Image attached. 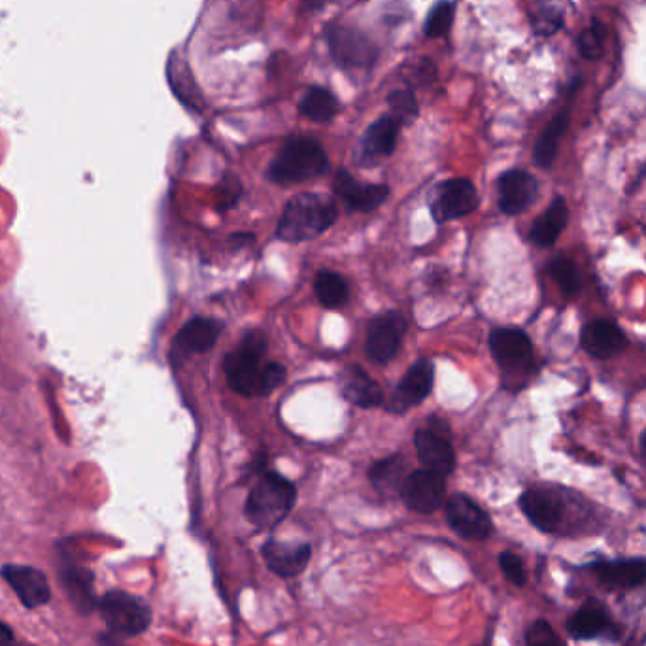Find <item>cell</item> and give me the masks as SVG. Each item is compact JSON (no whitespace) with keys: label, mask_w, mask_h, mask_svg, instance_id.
<instances>
[{"label":"cell","mask_w":646,"mask_h":646,"mask_svg":"<svg viewBox=\"0 0 646 646\" xmlns=\"http://www.w3.org/2000/svg\"><path fill=\"white\" fill-rule=\"evenodd\" d=\"M337 214V204L325 195H297L286 206L276 235L286 242H301L318 237L335 223Z\"/></svg>","instance_id":"cell-1"},{"label":"cell","mask_w":646,"mask_h":646,"mask_svg":"<svg viewBox=\"0 0 646 646\" xmlns=\"http://www.w3.org/2000/svg\"><path fill=\"white\" fill-rule=\"evenodd\" d=\"M329 169V157L322 144L308 136H293L274 157L269 178L274 184L289 186L322 176Z\"/></svg>","instance_id":"cell-2"},{"label":"cell","mask_w":646,"mask_h":646,"mask_svg":"<svg viewBox=\"0 0 646 646\" xmlns=\"http://www.w3.org/2000/svg\"><path fill=\"white\" fill-rule=\"evenodd\" d=\"M295 503V486L278 473H267L255 484L246 501V518L257 527L278 526Z\"/></svg>","instance_id":"cell-3"},{"label":"cell","mask_w":646,"mask_h":646,"mask_svg":"<svg viewBox=\"0 0 646 646\" xmlns=\"http://www.w3.org/2000/svg\"><path fill=\"white\" fill-rule=\"evenodd\" d=\"M267 350L265 335L259 331H250L240 342L235 352L225 357V374L233 390L244 397H263L261 380L263 367L261 359Z\"/></svg>","instance_id":"cell-4"},{"label":"cell","mask_w":646,"mask_h":646,"mask_svg":"<svg viewBox=\"0 0 646 646\" xmlns=\"http://www.w3.org/2000/svg\"><path fill=\"white\" fill-rule=\"evenodd\" d=\"M99 611L108 631L119 637L142 635L152 624V609L146 601L121 590L104 594Z\"/></svg>","instance_id":"cell-5"},{"label":"cell","mask_w":646,"mask_h":646,"mask_svg":"<svg viewBox=\"0 0 646 646\" xmlns=\"http://www.w3.org/2000/svg\"><path fill=\"white\" fill-rule=\"evenodd\" d=\"M327 48L335 61V65L344 70H363L373 67L378 48L373 40L348 25H331L327 31Z\"/></svg>","instance_id":"cell-6"},{"label":"cell","mask_w":646,"mask_h":646,"mask_svg":"<svg viewBox=\"0 0 646 646\" xmlns=\"http://www.w3.org/2000/svg\"><path fill=\"white\" fill-rule=\"evenodd\" d=\"M490 348L497 365L510 378L527 376L535 369L533 344L520 329H495L490 335Z\"/></svg>","instance_id":"cell-7"},{"label":"cell","mask_w":646,"mask_h":646,"mask_svg":"<svg viewBox=\"0 0 646 646\" xmlns=\"http://www.w3.org/2000/svg\"><path fill=\"white\" fill-rule=\"evenodd\" d=\"M399 493L408 509L422 514H431L444 505L446 482H444V476L422 469V471L410 473L405 478Z\"/></svg>","instance_id":"cell-8"},{"label":"cell","mask_w":646,"mask_h":646,"mask_svg":"<svg viewBox=\"0 0 646 646\" xmlns=\"http://www.w3.org/2000/svg\"><path fill=\"white\" fill-rule=\"evenodd\" d=\"M446 518L459 537L469 541H484L493 533L490 516L467 495H452L446 503Z\"/></svg>","instance_id":"cell-9"},{"label":"cell","mask_w":646,"mask_h":646,"mask_svg":"<svg viewBox=\"0 0 646 646\" xmlns=\"http://www.w3.org/2000/svg\"><path fill=\"white\" fill-rule=\"evenodd\" d=\"M478 204L476 189L467 178H454L439 186L437 197L431 204L433 218L439 223L458 220L471 214Z\"/></svg>","instance_id":"cell-10"},{"label":"cell","mask_w":646,"mask_h":646,"mask_svg":"<svg viewBox=\"0 0 646 646\" xmlns=\"http://www.w3.org/2000/svg\"><path fill=\"white\" fill-rule=\"evenodd\" d=\"M0 575L10 584V588L16 592L19 601L27 609H38L51 599L48 578L34 567L8 563L2 567Z\"/></svg>","instance_id":"cell-11"},{"label":"cell","mask_w":646,"mask_h":646,"mask_svg":"<svg viewBox=\"0 0 646 646\" xmlns=\"http://www.w3.org/2000/svg\"><path fill=\"white\" fill-rule=\"evenodd\" d=\"M407 323L399 312H386L374 318L367 329V354L378 363H386L397 354Z\"/></svg>","instance_id":"cell-12"},{"label":"cell","mask_w":646,"mask_h":646,"mask_svg":"<svg viewBox=\"0 0 646 646\" xmlns=\"http://www.w3.org/2000/svg\"><path fill=\"white\" fill-rule=\"evenodd\" d=\"M497 191L501 212L507 216H518L535 203L539 195V184L535 176L526 170H509L499 178Z\"/></svg>","instance_id":"cell-13"},{"label":"cell","mask_w":646,"mask_h":646,"mask_svg":"<svg viewBox=\"0 0 646 646\" xmlns=\"http://www.w3.org/2000/svg\"><path fill=\"white\" fill-rule=\"evenodd\" d=\"M267 567L278 577L291 578L301 575L310 561L312 548L306 543H288V541H274L261 548Z\"/></svg>","instance_id":"cell-14"},{"label":"cell","mask_w":646,"mask_h":646,"mask_svg":"<svg viewBox=\"0 0 646 646\" xmlns=\"http://www.w3.org/2000/svg\"><path fill=\"white\" fill-rule=\"evenodd\" d=\"M414 446H416L418 458L427 471H433L441 476L450 475L454 471L456 454L446 435H441L429 427L420 429L414 435Z\"/></svg>","instance_id":"cell-15"},{"label":"cell","mask_w":646,"mask_h":646,"mask_svg":"<svg viewBox=\"0 0 646 646\" xmlns=\"http://www.w3.org/2000/svg\"><path fill=\"white\" fill-rule=\"evenodd\" d=\"M580 342L590 356L609 359L618 356L626 348L628 339L624 331L611 320H594L584 325Z\"/></svg>","instance_id":"cell-16"},{"label":"cell","mask_w":646,"mask_h":646,"mask_svg":"<svg viewBox=\"0 0 646 646\" xmlns=\"http://www.w3.org/2000/svg\"><path fill=\"white\" fill-rule=\"evenodd\" d=\"M335 193L339 195L348 208L357 212H369L378 208L390 195L388 187L376 184H361L346 170H340L335 178Z\"/></svg>","instance_id":"cell-17"},{"label":"cell","mask_w":646,"mask_h":646,"mask_svg":"<svg viewBox=\"0 0 646 646\" xmlns=\"http://www.w3.org/2000/svg\"><path fill=\"white\" fill-rule=\"evenodd\" d=\"M520 509L533 526L546 533L556 531L561 524L563 509L560 499L546 490H527L522 493Z\"/></svg>","instance_id":"cell-18"},{"label":"cell","mask_w":646,"mask_h":646,"mask_svg":"<svg viewBox=\"0 0 646 646\" xmlns=\"http://www.w3.org/2000/svg\"><path fill=\"white\" fill-rule=\"evenodd\" d=\"M220 335V323L206 318H195L187 322L176 335L170 357L176 361L180 356L203 354L210 350Z\"/></svg>","instance_id":"cell-19"},{"label":"cell","mask_w":646,"mask_h":646,"mask_svg":"<svg viewBox=\"0 0 646 646\" xmlns=\"http://www.w3.org/2000/svg\"><path fill=\"white\" fill-rule=\"evenodd\" d=\"M93 573L78 563H65L61 569V584L67 592L70 603L80 614H91L97 607L93 590Z\"/></svg>","instance_id":"cell-20"},{"label":"cell","mask_w":646,"mask_h":646,"mask_svg":"<svg viewBox=\"0 0 646 646\" xmlns=\"http://www.w3.org/2000/svg\"><path fill=\"white\" fill-rule=\"evenodd\" d=\"M433 388V363L427 359L416 361L401 384L395 391V405L399 410H407L418 403H422Z\"/></svg>","instance_id":"cell-21"},{"label":"cell","mask_w":646,"mask_h":646,"mask_svg":"<svg viewBox=\"0 0 646 646\" xmlns=\"http://www.w3.org/2000/svg\"><path fill=\"white\" fill-rule=\"evenodd\" d=\"M399 129H401V123L391 114L376 119L361 138V146H359L361 157L365 161H374L390 155L397 146Z\"/></svg>","instance_id":"cell-22"},{"label":"cell","mask_w":646,"mask_h":646,"mask_svg":"<svg viewBox=\"0 0 646 646\" xmlns=\"http://www.w3.org/2000/svg\"><path fill=\"white\" fill-rule=\"evenodd\" d=\"M342 395L357 407H380L384 393L369 374L359 367H348L342 374Z\"/></svg>","instance_id":"cell-23"},{"label":"cell","mask_w":646,"mask_h":646,"mask_svg":"<svg viewBox=\"0 0 646 646\" xmlns=\"http://www.w3.org/2000/svg\"><path fill=\"white\" fill-rule=\"evenodd\" d=\"M567 221H569V208L565 204V199L556 197L546 208L543 216L533 223L529 233L531 242L539 248H550L560 238Z\"/></svg>","instance_id":"cell-24"},{"label":"cell","mask_w":646,"mask_h":646,"mask_svg":"<svg viewBox=\"0 0 646 646\" xmlns=\"http://www.w3.org/2000/svg\"><path fill=\"white\" fill-rule=\"evenodd\" d=\"M595 575L611 588H635L646 582V558L599 563Z\"/></svg>","instance_id":"cell-25"},{"label":"cell","mask_w":646,"mask_h":646,"mask_svg":"<svg viewBox=\"0 0 646 646\" xmlns=\"http://www.w3.org/2000/svg\"><path fill=\"white\" fill-rule=\"evenodd\" d=\"M569 121H571V112H569V108H563L560 114H556L552 118V121L546 125V129L539 136L535 150H533V159L541 169H550L552 163L556 161L558 146H560L563 135L567 133Z\"/></svg>","instance_id":"cell-26"},{"label":"cell","mask_w":646,"mask_h":646,"mask_svg":"<svg viewBox=\"0 0 646 646\" xmlns=\"http://www.w3.org/2000/svg\"><path fill=\"white\" fill-rule=\"evenodd\" d=\"M167 72H169V84L172 91H174V95L184 102L187 108L201 110L203 97H201L199 87L195 84V78H193V74H191V70H189L186 63L180 61L176 55H170Z\"/></svg>","instance_id":"cell-27"},{"label":"cell","mask_w":646,"mask_h":646,"mask_svg":"<svg viewBox=\"0 0 646 646\" xmlns=\"http://www.w3.org/2000/svg\"><path fill=\"white\" fill-rule=\"evenodd\" d=\"M299 112L310 121L325 123L339 114V101L327 87L314 85L306 89L303 99L299 102Z\"/></svg>","instance_id":"cell-28"},{"label":"cell","mask_w":646,"mask_h":646,"mask_svg":"<svg viewBox=\"0 0 646 646\" xmlns=\"http://www.w3.org/2000/svg\"><path fill=\"white\" fill-rule=\"evenodd\" d=\"M609 628V614L599 605H586L569 622V631L577 639H594Z\"/></svg>","instance_id":"cell-29"},{"label":"cell","mask_w":646,"mask_h":646,"mask_svg":"<svg viewBox=\"0 0 646 646\" xmlns=\"http://www.w3.org/2000/svg\"><path fill=\"white\" fill-rule=\"evenodd\" d=\"M369 478L374 488L382 493L401 492V486L407 478H403V458L393 456L374 463L373 469L369 471Z\"/></svg>","instance_id":"cell-30"},{"label":"cell","mask_w":646,"mask_h":646,"mask_svg":"<svg viewBox=\"0 0 646 646\" xmlns=\"http://www.w3.org/2000/svg\"><path fill=\"white\" fill-rule=\"evenodd\" d=\"M314 289L320 303L327 308H339L348 301V284L337 272H318Z\"/></svg>","instance_id":"cell-31"},{"label":"cell","mask_w":646,"mask_h":646,"mask_svg":"<svg viewBox=\"0 0 646 646\" xmlns=\"http://www.w3.org/2000/svg\"><path fill=\"white\" fill-rule=\"evenodd\" d=\"M529 21H531L533 33L546 38L560 31L565 17L556 4L548 0H537L529 12Z\"/></svg>","instance_id":"cell-32"},{"label":"cell","mask_w":646,"mask_h":646,"mask_svg":"<svg viewBox=\"0 0 646 646\" xmlns=\"http://www.w3.org/2000/svg\"><path fill=\"white\" fill-rule=\"evenodd\" d=\"M548 272L554 278V282L560 286L561 293L565 297H575L580 291V274H578L577 265L573 259L558 255L550 261Z\"/></svg>","instance_id":"cell-33"},{"label":"cell","mask_w":646,"mask_h":646,"mask_svg":"<svg viewBox=\"0 0 646 646\" xmlns=\"http://www.w3.org/2000/svg\"><path fill=\"white\" fill-rule=\"evenodd\" d=\"M605 36H607V27L592 19V23L582 29L577 36V50L586 61H597L601 59L603 51H605Z\"/></svg>","instance_id":"cell-34"},{"label":"cell","mask_w":646,"mask_h":646,"mask_svg":"<svg viewBox=\"0 0 646 646\" xmlns=\"http://www.w3.org/2000/svg\"><path fill=\"white\" fill-rule=\"evenodd\" d=\"M452 21H454V4L450 0H439L425 17V34L429 38H442L450 33Z\"/></svg>","instance_id":"cell-35"},{"label":"cell","mask_w":646,"mask_h":646,"mask_svg":"<svg viewBox=\"0 0 646 646\" xmlns=\"http://www.w3.org/2000/svg\"><path fill=\"white\" fill-rule=\"evenodd\" d=\"M388 104L391 108V116L397 119L401 125L408 123L418 116V101L412 89H395L388 95Z\"/></svg>","instance_id":"cell-36"},{"label":"cell","mask_w":646,"mask_h":646,"mask_svg":"<svg viewBox=\"0 0 646 646\" xmlns=\"http://www.w3.org/2000/svg\"><path fill=\"white\" fill-rule=\"evenodd\" d=\"M527 646H567L543 620L527 629Z\"/></svg>","instance_id":"cell-37"},{"label":"cell","mask_w":646,"mask_h":646,"mask_svg":"<svg viewBox=\"0 0 646 646\" xmlns=\"http://www.w3.org/2000/svg\"><path fill=\"white\" fill-rule=\"evenodd\" d=\"M499 565L505 573V577L509 578L510 582L518 588H522L526 584L527 573L526 567H524V561L520 560L516 554L512 552H503L499 556Z\"/></svg>","instance_id":"cell-38"},{"label":"cell","mask_w":646,"mask_h":646,"mask_svg":"<svg viewBox=\"0 0 646 646\" xmlns=\"http://www.w3.org/2000/svg\"><path fill=\"white\" fill-rule=\"evenodd\" d=\"M286 380V369L280 363H267L263 367V380H261V393L269 395L271 391L282 386Z\"/></svg>","instance_id":"cell-39"},{"label":"cell","mask_w":646,"mask_h":646,"mask_svg":"<svg viewBox=\"0 0 646 646\" xmlns=\"http://www.w3.org/2000/svg\"><path fill=\"white\" fill-rule=\"evenodd\" d=\"M414 78H416L418 82H422V84H431V82H435V78H437V67H435V63H433L431 59L424 57V59L416 65V74H414Z\"/></svg>","instance_id":"cell-40"},{"label":"cell","mask_w":646,"mask_h":646,"mask_svg":"<svg viewBox=\"0 0 646 646\" xmlns=\"http://www.w3.org/2000/svg\"><path fill=\"white\" fill-rule=\"evenodd\" d=\"M97 643L101 646H127L123 641H121V637L119 635H114V633H101L99 637H97Z\"/></svg>","instance_id":"cell-41"},{"label":"cell","mask_w":646,"mask_h":646,"mask_svg":"<svg viewBox=\"0 0 646 646\" xmlns=\"http://www.w3.org/2000/svg\"><path fill=\"white\" fill-rule=\"evenodd\" d=\"M0 646H19L14 637V631L6 624H0Z\"/></svg>","instance_id":"cell-42"},{"label":"cell","mask_w":646,"mask_h":646,"mask_svg":"<svg viewBox=\"0 0 646 646\" xmlns=\"http://www.w3.org/2000/svg\"><path fill=\"white\" fill-rule=\"evenodd\" d=\"M641 446H643V452H645L646 454V429H645V433L641 435Z\"/></svg>","instance_id":"cell-43"}]
</instances>
